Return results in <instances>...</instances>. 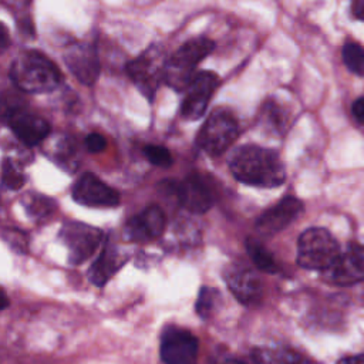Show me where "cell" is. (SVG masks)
<instances>
[{"label":"cell","instance_id":"cell-1","mask_svg":"<svg viewBox=\"0 0 364 364\" xmlns=\"http://www.w3.org/2000/svg\"><path fill=\"white\" fill-rule=\"evenodd\" d=\"M229 169L239 182L257 188H276L286 181L279 154L259 145L236 148L229 158Z\"/></svg>","mask_w":364,"mask_h":364},{"label":"cell","instance_id":"cell-2","mask_svg":"<svg viewBox=\"0 0 364 364\" xmlns=\"http://www.w3.org/2000/svg\"><path fill=\"white\" fill-rule=\"evenodd\" d=\"M10 80L24 92L40 94L55 90L63 75L55 64L37 50L18 53L10 65Z\"/></svg>","mask_w":364,"mask_h":364},{"label":"cell","instance_id":"cell-3","mask_svg":"<svg viewBox=\"0 0 364 364\" xmlns=\"http://www.w3.org/2000/svg\"><path fill=\"white\" fill-rule=\"evenodd\" d=\"M215 43L206 37H198L181 46L166 61L165 82L176 91H185L193 80L198 64L208 57Z\"/></svg>","mask_w":364,"mask_h":364},{"label":"cell","instance_id":"cell-4","mask_svg":"<svg viewBox=\"0 0 364 364\" xmlns=\"http://www.w3.org/2000/svg\"><path fill=\"white\" fill-rule=\"evenodd\" d=\"M334 236L323 228H310L304 230L297 242V263L307 270H327L340 256Z\"/></svg>","mask_w":364,"mask_h":364},{"label":"cell","instance_id":"cell-5","mask_svg":"<svg viewBox=\"0 0 364 364\" xmlns=\"http://www.w3.org/2000/svg\"><path fill=\"white\" fill-rule=\"evenodd\" d=\"M239 124L236 117L225 108L213 111L200 128L196 144L210 156L222 155L237 138Z\"/></svg>","mask_w":364,"mask_h":364},{"label":"cell","instance_id":"cell-6","mask_svg":"<svg viewBox=\"0 0 364 364\" xmlns=\"http://www.w3.org/2000/svg\"><path fill=\"white\" fill-rule=\"evenodd\" d=\"M166 61L164 48L161 46H151L127 65L129 78L148 100L155 97L159 84L165 81Z\"/></svg>","mask_w":364,"mask_h":364},{"label":"cell","instance_id":"cell-7","mask_svg":"<svg viewBox=\"0 0 364 364\" xmlns=\"http://www.w3.org/2000/svg\"><path fill=\"white\" fill-rule=\"evenodd\" d=\"M60 239L68 249V262L81 264L102 242V232L82 222H65L60 230Z\"/></svg>","mask_w":364,"mask_h":364},{"label":"cell","instance_id":"cell-8","mask_svg":"<svg viewBox=\"0 0 364 364\" xmlns=\"http://www.w3.org/2000/svg\"><path fill=\"white\" fill-rule=\"evenodd\" d=\"M198 338L186 328L166 327L161 334V360L164 364H196Z\"/></svg>","mask_w":364,"mask_h":364},{"label":"cell","instance_id":"cell-9","mask_svg":"<svg viewBox=\"0 0 364 364\" xmlns=\"http://www.w3.org/2000/svg\"><path fill=\"white\" fill-rule=\"evenodd\" d=\"M323 273L326 282L336 286H353L364 280V246L350 243L337 260Z\"/></svg>","mask_w":364,"mask_h":364},{"label":"cell","instance_id":"cell-10","mask_svg":"<svg viewBox=\"0 0 364 364\" xmlns=\"http://www.w3.org/2000/svg\"><path fill=\"white\" fill-rule=\"evenodd\" d=\"M219 85V78L212 71L198 73L188 88L185 90V98L181 104V115L186 121H196L203 114L205 109Z\"/></svg>","mask_w":364,"mask_h":364},{"label":"cell","instance_id":"cell-11","mask_svg":"<svg viewBox=\"0 0 364 364\" xmlns=\"http://www.w3.org/2000/svg\"><path fill=\"white\" fill-rule=\"evenodd\" d=\"M4 121L7 122L13 134L18 138V141L28 146L43 142L51 131L48 121L44 119L41 115L28 112L24 108L18 107L6 108Z\"/></svg>","mask_w":364,"mask_h":364},{"label":"cell","instance_id":"cell-12","mask_svg":"<svg viewBox=\"0 0 364 364\" xmlns=\"http://www.w3.org/2000/svg\"><path fill=\"white\" fill-rule=\"evenodd\" d=\"M71 193L74 200L84 206L114 208L119 205L118 192L91 172L82 173L75 181Z\"/></svg>","mask_w":364,"mask_h":364},{"label":"cell","instance_id":"cell-13","mask_svg":"<svg viewBox=\"0 0 364 364\" xmlns=\"http://www.w3.org/2000/svg\"><path fill=\"white\" fill-rule=\"evenodd\" d=\"M173 193L181 206L192 213L208 212L215 200L210 186L198 173H191L183 181L173 183Z\"/></svg>","mask_w":364,"mask_h":364},{"label":"cell","instance_id":"cell-14","mask_svg":"<svg viewBox=\"0 0 364 364\" xmlns=\"http://www.w3.org/2000/svg\"><path fill=\"white\" fill-rule=\"evenodd\" d=\"M223 277L229 290L245 306L255 307L262 301V280L253 270L243 266H229L225 269Z\"/></svg>","mask_w":364,"mask_h":364},{"label":"cell","instance_id":"cell-15","mask_svg":"<svg viewBox=\"0 0 364 364\" xmlns=\"http://www.w3.org/2000/svg\"><path fill=\"white\" fill-rule=\"evenodd\" d=\"M64 61L74 77L85 84L92 85L100 74V61L95 47L91 43H75L64 53Z\"/></svg>","mask_w":364,"mask_h":364},{"label":"cell","instance_id":"cell-16","mask_svg":"<svg viewBox=\"0 0 364 364\" xmlns=\"http://www.w3.org/2000/svg\"><path fill=\"white\" fill-rule=\"evenodd\" d=\"M166 226V216L164 210L151 205L141 213L128 219L124 226V236L132 242H146L159 237Z\"/></svg>","mask_w":364,"mask_h":364},{"label":"cell","instance_id":"cell-17","mask_svg":"<svg viewBox=\"0 0 364 364\" xmlns=\"http://www.w3.org/2000/svg\"><path fill=\"white\" fill-rule=\"evenodd\" d=\"M303 212V203L294 196H286L279 203L267 209L257 219L256 228L263 235H274L294 222Z\"/></svg>","mask_w":364,"mask_h":364},{"label":"cell","instance_id":"cell-18","mask_svg":"<svg viewBox=\"0 0 364 364\" xmlns=\"http://www.w3.org/2000/svg\"><path fill=\"white\" fill-rule=\"evenodd\" d=\"M127 257L121 255L118 247H115L111 243H107L100 256L95 259V262L91 264L88 270V279L95 286H104L111 276L121 269V266L125 263Z\"/></svg>","mask_w":364,"mask_h":364},{"label":"cell","instance_id":"cell-19","mask_svg":"<svg viewBox=\"0 0 364 364\" xmlns=\"http://www.w3.org/2000/svg\"><path fill=\"white\" fill-rule=\"evenodd\" d=\"M256 364H311L300 353L287 347H257L252 351Z\"/></svg>","mask_w":364,"mask_h":364},{"label":"cell","instance_id":"cell-20","mask_svg":"<svg viewBox=\"0 0 364 364\" xmlns=\"http://www.w3.org/2000/svg\"><path fill=\"white\" fill-rule=\"evenodd\" d=\"M21 205L24 206L27 215L34 220H46L55 210V203L51 198L34 192L26 193L21 198Z\"/></svg>","mask_w":364,"mask_h":364},{"label":"cell","instance_id":"cell-21","mask_svg":"<svg viewBox=\"0 0 364 364\" xmlns=\"http://www.w3.org/2000/svg\"><path fill=\"white\" fill-rule=\"evenodd\" d=\"M246 250L259 270H263L266 273L277 272V263H276L273 255L259 240L249 237L246 240Z\"/></svg>","mask_w":364,"mask_h":364},{"label":"cell","instance_id":"cell-22","mask_svg":"<svg viewBox=\"0 0 364 364\" xmlns=\"http://www.w3.org/2000/svg\"><path fill=\"white\" fill-rule=\"evenodd\" d=\"M343 60L351 73L364 75V47L361 44L347 41L343 47Z\"/></svg>","mask_w":364,"mask_h":364},{"label":"cell","instance_id":"cell-23","mask_svg":"<svg viewBox=\"0 0 364 364\" xmlns=\"http://www.w3.org/2000/svg\"><path fill=\"white\" fill-rule=\"evenodd\" d=\"M27 178L23 171H20L10 159L3 161L1 166V185L4 189H20L26 183Z\"/></svg>","mask_w":364,"mask_h":364},{"label":"cell","instance_id":"cell-24","mask_svg":"<svg viewBox=\"0 0 364 364\" xmlns=\"http://www.w3.org/2000/svg\"><path fill=\"white\" fill-rule=\"evenodd\" d=\"M58 146L55 145L54 149V161L63 166L65 171H74L75 169V149L74 144L68 138L58 139Z\"/></svg>","mask_w":364,"mask_h":364},{"label":"cell","instance_id":"cell-25","mask_svg":"<svg viewBox=\"0 0 364 364\" xmlns=\"http://www.w3.org/2000/svg\"><path fill=\"white\" fill-rule=\"evenodd\" d=\"M218 290L213 287L203 286L199 291L198 300H196V313L202 317L206 318L210 316L213 309L216 307V300H218Z\"/></svg>","mask_w":364,"mask_h":364},{"label":"cell","instance_id":"cell-26","mask_svg":"<svg viewBox=\"0 0 364 364\" xmlns=\"http://www.w3.org/2000/svg\"><path fill=\"white\" fill-rule=\"evenodd\" d=\"M144 155L145 158L156 165V166H164V168H168L172 165L173 162V158L171 155V151L162 145H146L144 148Z\"/></svg>","mask_w":364,"mask_h":364},{"label":"cell","instance_id":"cell-27","mask_svg":"<svg viewBox=\"0 0 364 364\" xmlns=\"http://www.w3.org/2000/svg\"><path fill=\"white\" fill-rule=\"evenodd\" d=\"M4 242L17 253H26L28 250V239L27 235L18 229L9 228L3 230Z\"/></svg>","mask_w":364,"mask_h":364},{"label":"cell","instance_id":"cell-28","mask_svg":"<svg viewBox=\"0 0 364 364\" xmlns=\"http://www.w3.org/2000/svg\"><path fill=\"white\" fill-rule=\"evenodd\" d=\"M84 144H85L87 151L91 152V154L102 152V151L105 149V146H107L105 138H104L101 134H98V132H92V134L87 135Z\"/></svg>","mask_w":364,"mask_h":364},{"label":"cell","instance_id":"cell-29","mask_svg":"<svg viewBox=\"0 0 364 364\" xmlns=\"http://www.w3.org/2000/svg\"><path fill=\"white\" fill-rule=\"evenodd\" d=\"M263 111L266 112V119L273 125V128H283V115L280 114L279 107L274 102H269L267 105L263 107Z\"/></svg>","mask_w":364,"mask_h":364},{"label":"cell","instance_id":"cell-30","mask_svg":"<svg viewBox=\"0 0 364 364\" xmlns=\"http://www.w3.org/2000/svg\"><path fill=\"white\" fill-rule=\"evenodd\" d=\"M351 112H353L354 118H355L360 124H364V97L357 98V100L353 102Z\"/></svg>","mask_w":364,"mask_h":364},{"label":"cell","instance_id":"cell-31","mask_svg":"<svg viewBox=\"0 0 364 364\" xmlns=\"http://www.w3.org/2000/svg\"><path fill=\"white\" fill-rule=\"evenodd\" d=\"M337 364H364V353L344 357L340 361H337Z\"/></svg>","mask_w":364,"mask_h":364},{"label":"cell","instance_id":"cell-32","mask_svg":"<svg viewBox=\"0 0 364 364\" xmlns=\"http://www.w3.org/2000/svg\"><path fill=\"white\" fill-rule=\"evenodd\" d=\"M353 14L355 18L364 20V0H354L353 3Z\"/></svg>","mask_w":364,"mask_h":364},{"label":"cell","instance_id":"cell-33","mask_svg":"<svg viewBox=\"0 0 364 364\" xmlns=\"http://www.w3.org/2000/svg\"><path fill=\"white\" fill-rule=\"evenodd\" d=\"M6 46H7V31H6V28L3 27V28H1V48L4 50Z\"/></svg>","mask_w":364,"mask_h":364},{"label":"cell","instance_id":"cell-34","mask_svg":"<svg viewBox=\"0 0 364 364\" xmlns=\"http://www.w3.org/2000/svg\"><path fill=\"white\" fill-rule=\"evenodd\" d=\"M1 297H3V304H1V309H6V307L9 306V301H7V296H6V293H4V291H3V296H1Z\"/></svg>","mask_w":364,"mask_h":364},{"label":"cell","instance_id":"cell-35","mask_svg":"<svg viewBox=\"0 0 364 364\" xmlns=\"http://www.w3.org/2000/svg\"><path fill=\"white\" fill-rule=\"evenodd\" d=\"M223 364H245V363H242L239 360H226Z\"/></svg>","mask_w":364,"mask_h":364}]
</instances>
